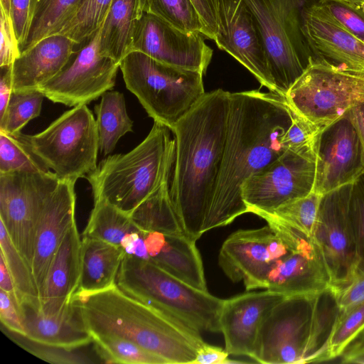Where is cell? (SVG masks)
<instances>
[{
  "instance_id": "1",
  "label": "cell",
  "mask_w": 364,
  "mask_h": 364,
  "mask_svg": "<svg viewBox=\"0 0 364 364\" xmlns=\"http://www.w3.org/2000/svg\"><path fill=\"white\" fill-rule=\"evenodd\" d=\"M294 116L277 93L259 90L229 93L223 164L203 233L248 213L242 186L287 149L284 137Z\"/></svg>"
},
{
  "instance_id": "2",
  "label": "cell",
  "mask_w": 364,
  "mask_h": 364,
  "mask_svg": "<svg viewBox=\"0 0 364 364\" xmlns=\"http://www.w3.org/2000/svg\"><path fill=\"white\" fill-rule=\"evenodd\" d=\"M229 93L205 92L171 130L176 139L171 196L183 231L194 240L203 234L220 173Z\"/></svg>"
},
{
  "instance_id": "3",
  "label": "cell",
  "mask_w": 364,
  "mask_h": 364,
  "mask_svg": "<svg viewBox=\"0 0 364 364\" xmlns=\"http://www.w3.org/2000/svg\"><path fill=\"white\" fill-rule=\"evenodd\" d=\"M72 301L91 335L127 338L166 364H193L198 348L205 343L200 332L127 294L117 284L95 292L76 293Z\"/></svg>"
},
{
  "instance_id": "4",
  "label": "cell",
  "mask_w": 364,
  "mask_h": 364,
  "mask_svg": "<svg viewBox=\"0 0 364 364\" xmlns=\"http://www.w3.org/2000/svg\"><path fill=\"white\" fill-rule=\"evenodd\" d=\"M339 314L331 287L285 296L264 316L250 358L265 364L329 360L328 342Z\"/></svg>"
},
{
  "instance_id": "5",
  "label": "cell",
  "mask_w": 364,
  "mask_h": 364,
  "mask_svg": "<svg viewBox=\"0 0 364 364\" xmlns=\"http://www.w3.org/2000/svg\"><path fill=\"white\" fill-rule=\"evenodd\" d=\"M171 132L154 122L146 137L134 149L102 160L86 178L94 202H107L129 216L170 182L176 155V139Z\"/></svg>"
},
{
  "instance_id": "6",
  "label": "cell",
  "mask_w": 364,
  "mask_h": 364,
  "mask_svg": "<svg viewBox=\"0 0 364 364\" xmlns=\"http://www.w3.org/2000/svg\"><path fill=\"white\" fill-rule=\"evenodd\" d=\"M116 283L127 294L200 333L220 332L224 299L190 285L149 260L126 254Z\"/></svg>"
},
{
  "instance_id": "7",
  "label": "cell",
  "mask_w": 364,
  "mask_h": 364,
  "mask_svg": "<svg viewBox=\"0 0 364 364\" xmlns=\"http://www.w3.org/2000/svg\"><path fill=\"white\" fill-rule=\"evenodd\" d=\"M119 68L127 88L149 117L171 130L205 93L201 73L159 62L139 51L128 53Z\"/></svg>"
},
{
  "instance_id": "8",
  "label": "cell",
  "mask_w": 364,
  "mask_h": 364,
  "mask_svg": "<svg viewBox=\"0 0 364 364\" xmlns=\"http://www.w3.org/2000/svg\"><path fill=\"white\" fill-rule=\"evenodd\" d=\"M259 27L277 93L284 97L314 60L303 32L317 0H244Z\"/></svg>"
},
{
  "instance_id": "9",
  "label": "cell",
  "mask_w": 364,
  "mask_h": 364,
  "mask_svg": "<svg viewBox=\"0 0 364 364\" xmlns=\"http://www.w3.org/2000/svg\"><path fill=\"white\" fill-rule=\"evenodd\" d=\"M261 218L267 225L233 232L223 242L218 256L226 276L233 282L242 281L247 291L266 289L269 277L309 236L271 215Z\"/></svg>"
},
{
  "instance_id": "10",
  "label": "cell",
  "mask_w": 364,
  "mask_h": 364,
  "mask_svg": "<svg viewBox=\"0 0 364 364\" xmlns=\"http://www.w3.org/2000/svg\"><path fill=\"white\" fill-rule=\"evenodd\" d=\"M16 134L59 179L76 182L97 166V127L87 105L65 112L36 134Z\"/></svg>"
},
{
  "instance_id": "11",
  "label": "cell",
  "mask_w": 364,
  "mask_h": 364,
  "mask_svg": "<svg viewBox=\"0 0 364 364\" xmlns=\"http://www.w3.org/2000/svg\"><path fill=\"white\" fill-rule=\"evenodd\" d=\"M284 97L296 114L321 132L364 105V74L312 60Z\"/></svg>"
},
{
  "instance_id": "12",
  "label": "cell",
  "mask_w": 364,
  "mask_h": 364,
  "mask_svg": "<svg viewBox=\"0 0 364 364\" xmlns=\"http://www.w3.org/2000/svg\"><path fill=\"white\" fill-rule=\"evenodd\" d=\"M59 181L51 171L0 173V220L31 267L38 220Z\"/></svg>"
},
{
  "instance_id": "13",
  "label": "cell",
  "mask_w": 364,
  "mask_h": 364,
  "mask_svg": "<svg viewBox=\"0 0 364 364\" xmlns=\"http://www.w3.org/2000/svg\"><path fill=\"white\" fill-rule=\"evenodd\" d=\"M316 166L315 151L287 149L244 182L242 197L248 213H271L288 202L309 195L314 189Z\"/></svg>"
},
{
  "instance_id": "14",
  "label": "cell",
  "mask_w": 364,
  "mask_h": 364,
  "mask_svg": "<svg viewBox=\"0 0 364 364\" xmlns=\"http://www.w3.org/2000/svg\"><path fill=\"white\" fill-rule=\"evenodd\" d=\"M352 185L322 196L314 232L333 290L348 283L360 262L348 211Z\"/></svg>"
},
{
  "instance_id": "15",
  "label": "cell",
  "mask_w": 364,
  "mask_h": 364,
  "mask_svg": "<svg viewBox=\"0 0 364 364\" xmlns=\"http://www.w3.org/2000/svg\"><path fill=\"white\" fill-rule=\"evenodd\" d=\"M120 63L101 53L100 29L75 59L38 90L53 102L87 105L112 90Z\"/></svg>"
},
{
  "instance_id": "16",
  "label": "cell",
  "mask_w": 364,
  "mask_h": 364,
  "mask_svg": "<svg viewBox=\"0 0 364 364\" xmlns=\"http://www.w3.org/2000/svg\"><path fill=\"white\" fill-rule=\"evenodd\" d=\"M203 34L176 28L151 14L142 13L133 34L131 51L143 53L166 64L205 74L213 50Z\"/></svg>"
},
{
  "instance_id": "17",
  "label": "cell",
  "mask_w": 364,
  "mask_h": 364,
  "mask_svg": "<svg viewBox=\"0 0 364 364\" xmlns=\"http://www.w3.org/2000/svg\"><path fill=\"white\" fill-rule=\"evenodd\" d=\"M316 154L313 191L319 195L353 183L364 171L360 137L346 114L320 132Z\"/></svg>"
},
{
  "instance_id": "18",
  "label": "cell",
  "mask_w": 364,
  "mask_h": 364,
  "mask_svg": "<svg viewBox=\"0 0 364 364\" xmlns=\"http://www.w3.org/2000/svg\"><path fill=\"white\" fill-rule=\"evenodd\" d=\"M218 47L245 66L262 85L277 93L261 33L244 0H217Z\"/></svg>"
},
{
  "instance_id": "19",
  "label": "cell",
  "mask_w": 364,
  "mask_h": 364,
  "mask_svg": "<svg viewBox=\"0 0 364 364\" xmlns=\"http://www.w3.org/2000/svg\"><path fill=\"white\" fill-rule=\"evenodd\" d=\"M75 183L73 181L60 179L46 200L38 220L31 269L40 296L52 260L76 222Z\"/></svg>"
},
{
  "instance_id": "20",
  "label": "cell",
  "mask_w": 364,
  "mask_h": 364,
  "mask_svg": "<svg viewBox=\"0 0 364 364\" xmlns=\"http://www.w3.org/2000/svg\"><path fill=\"white\" fill-rule=\"evenodd\" d=\"M284 296L266 289L224 300L219 323L230 355L251 357L264 316Z\"/></svg>"
},
{
  "instance_id": "21",
  "label": "cell",
  "mask_w": 364,
  "mask_h": 364,
  "mask_svg": "<svg viewBox=\"0 0 364 364\" xmlns=\"http://www.w3.org/2000/svg\"><path fill=\"white\" fill-rule=\"evenodd\" d=\"M303 32L314 60L364 74V42L315 3L304 13Z\"/></svg>"
},
{
  "instance_id": "22",
  "label": "cell",
  "mask_w": 364,
  "mask_h": 364,
  "mask_svg": "<svg viewBox=\"0 0 364 364\" xmlns=\"http://www.w3.org/2000/svg\"><path fill=\"white\" fill-rule=\"evenodd\" d=\"M75 45L68 36L55 34L22 51L9 67L13 90H38L67 65Z\"/></svg>"
},
{
  "instance_id": "23",
  "label": "cell",
  "mask_w": 364,
  "mask_h": 364,
  "mask_svg": "<svg viewBox=\"0 0 364 364\" xmlns=\"http://www.w3.org/2000/svg\"><path fill=\"white\" fill-rule=\"evenodd\" d=\"M81 242L75 222L64 237L50 264L40 296L41 313H60L72 302L80 282Z\"/></svg>"
},
{
  "instance_id": "24",
  "label": "cell",
  "mask_w": 364,
  "mask_h": 364,
  "mask_svg": "<svg viewBox=\"0 0 364 364\" xmlns=\"http://www.w3.org/2000/svg\"><path fill=\"white\" fill-rule=\"evenodd\" d=\"M20 314L31 340L67 350H76L91 343L92 337L78 308L72 301L60 313L48 315L21 305Z\"/></svg>"
},
{
  "instance_id": "25",
  "label": "cell",
  "mask_w": 364,
  "mask_h": 364,
  "mask_svg": "<svg viewBox=\"0 0 364 364\" xmlns=\"http://www.w3.org/2000/svg\"><path fill=\"white\" fill-rule=\"evenodd\" d=\"M125 255L120 246L82 237L81 277L76 293L95 292L117 284V277Z\"/></svg>"
},
{
  "instance_id": "26",
  "label": "cell",
  "mask_w": 364,
  "mask_h": 364,
  "mask_svg": "<svg viewBox=\"0 0 364 364\" xmlns=\"http://www.w3.org/2000/svg\"><path fill=\"white\" fill-rule=\"evenodd\" d=\"M139 16L138 0H113L100 28L101 53L120 63L131 51Z\"/></svg>"
},
{
  "instance_id": "27",
  "label": "cell",
  "mask_w": 364,
  "mask_h": 364,
  "mask_svg": "<svg viewBox=\"0 0 364 364\" xmlns=\"http://www.w3.org/2000/svg\"><path fill=\"white\" fill-rule=\"evenodd\" d=\"M84 0H31L30 19L21 53L41 39L58 34L75 16Z\"/></svg>"
},
{
  "instance_id": "28",
  "label": "cell",
  "mask_w": 364,
  "mask_h": 364,
  "mask_svg": "<svg viewBox=\"0 0 364 364\" xmlns=\"http://www.w3.org/2000/svg\"><path fill=\"white\" fill-rule=\"evenodd\" d=\"M99 137V149L104 156L112 153L119 139L132 132L133 121L129 118L123 93L107 91L95 107Z\"/></svg>"
},
{
  "instance_id": "29",
  "label": "cell",
  "mask_w": 364,
  "mask_h": 364,
  "mask_svg": "<svg viewBox=\"0 0 364 364\" xmlns=\"http://www.w3.org/2000/svg\"><path fill=\"white\" fill-rule=\"evenodd\" d=\"M0 257H1L12 278L19 304L41 312L39 291L32 269L10 239L0 222ZM20 310V309H19Z\"/></svg>"
},
{
  "instance_id": "30",
  "label": "cell",
  "mask_w": 364,
  "mask_h": 364,
  "mask_svg": "<svg viewBox=\"0 0 364 364\" xmlns=\"http://www.w3.org/2000/svg\"><path fill=\"white\" fill-rule=\"evenodd\" d=\"M144 233L125 213L110 203L100 200L94 202L82 237L102 240L120 246L123 237L132 232ZM121 247V246H120Z\"/></svg>"
},
{
  "instance_id": "31",
  "label": "cell",
  "mask_w": 364,
  "mask_h": 364,
  "mask_svg": "<svg viewBox=\"0 0 364 364\" xmlns=\"http://www.w3.org/2000/svg\"><path fill=\"white\" fill-rule=\"evenodd\" d=\"M170 188L168 182L129 215L140 229L166 234H185L173 207Z\"/></svg>"
},
{
  "instance_id": "32",
  "label": "cell",
  "mask_w": 364,
  "mask_h": 364,
  "mask_svg": "<svg viewBox=\"0 0 364 364\" xmlns=\"http://www.w3.org/2000/svg\"><path fill=\"white\" fill-rule=\"evenodd\" d=\"M95 349L102 363L166 364L165 361L138 344L112 334H93Z\"/></svg>"
},
{
  "instance_id": "33",
  "label": "cell",
  "mask_w": 364,
  "mask_h": 364,
  "mask_svg": "<svg viewBox=\"0 0 364 364\" xmlns=\"http://www.w3.org/2000/svg\"><path fill=\"white\" fill-rule=\"evenodd\" d=\"M140 15L157 16L176 28L203 33L200 16L191 0H138Z\"/></svg>"
},
{
  "instance_id": "34",
  "label": "cell",
  "mask_w": 364,
  "mask_h": 364,
  "mask_svg": "<svg viewBox=\"0 0 364 364\" xmlns=\"http://www.w3.org/2000/svg\"><path fill=\"white\" fill-rule=\"evenodd\" d=\"M44 95L38 90L12 91L7 107L0 116V132L14 135L41 114Z\"/></svg>"
},
{
  "instance_id": "35",
  "label": "cell",
  "mask_w": 364,
  "mask_h": 364,
  "mask_svg": "<svg viewBox=\"0 0 364 364\" xmlns=\"http://www.w3.org/2000/svg\"><path fill=\"white\" fill-rule=\"evenodd\" d=\"M16 171L49 172L50 170L16 134L0 132V173Z\"/></svg>"
},
{
  "instance_id": "36",
  "label": "cell",
  "mask_w": 364,
  "mask_h": 364,
  "mask_svg": "<svg viewBox=\"0 0 364 364\" xmlns=\"http://www.w3.org/2000/svg\"><path fill=\"white\" fill-rule=\"evenodd\" d=\"M113 0H84L75 16L58 34L76 44L90 38L101 27Z\"/></svg>"
},
{
  "instance_id": "37",
  "label": "cell",
  "mask_w": 364,
  "mask_h": 364,
  "mask_svg": "<svg viewBox=\"0 0 364 364\" xmlns=\"http://www.w3.org/2000/svg\"><path fill=\"white\" fill-rule=\"evenodd\" d=\"M321 198V195L311 191L304 197L281 205L271 213L263 214L269 215L307 235L314 237Z\"/></svg>"
},
{
  "instance_id": "38",
  "label": "cell",
  "mask_w": 364,
  "mask_h": 364,
  "mask_svg": "<svg viewBox=\"0 0 364 364\" xmlns=\"http://www.w3.org/2000/svg\"><path fill=\"white\" fill-rule=\"evenodd\" d=\"M364 331V302L340 313L328 342L330 360L340 357Z\"/></svg>"
},
{
  "instance_id": "39",
  "label": "cell",
  "mask_w": 364,
  "mask_h": 364,
  "mask_svg": "<svg viewBox=\"0 0 364 364\" xmlns=\"http://www.w3.org/2000/svg\"><path fill=\"white\" fill-rule=\"evenodd\" d=\"M2 332L17 345L49 363L60 364H84L95 363L83 352L77 350H67L40 343L31 340L25 336L12 332L1 326Z\"/></svg>"
},
{
  "instance_id": "40",
  "label": "cell",
  "mask_w": 364,
  "mask_h": 364,
  "mask_svg": "<svg viewBox=\"0 0 364 364\" xmlns=\"http://www.w3.org/2000/svg\"><path fill=\"white\" fill-rule=\"evenodd\" d=\"M316 4L339 26L364 42V6L343 0H317Z\"/></svg>"
},
{
  "instance_id": "41",
  "label": "cell",
  "mask_w": 364,
  "mask_h": 364,
  "mask_svg": "<svg viewBox=\"0 0 364 364\" xmlns=\"http://www.w3.org/2000/svg\"><path fill=\"white\" fill-rule=\"evenodd\" d=\"M348 211L358 254L364 261V171L353 183Z\"/></svg>"
},
{
  "instance_id": "42",
  "label": "cell",
  "mask_w": 364,
  "mask_h": 364,
  "mask_svg": "<svg viewBox=\"0 0 364 364\" xmlns=\"http://www.w3.org/2000/svg\"><path fill=\"white\" fill-rule=\"evenodd\" d=\"M333 291L340 313L345 312L364 302V261L360 259L348 284Z\"/></svg>"
},
{
  "instance_id": "43",
  "label": "cell",
  "mask_w": 364,
  "mask_h": 364,
  "mask_svg": "<svg viewBox=\"0 0 364 364\" xmlns=\"http://www.w3.org/2000/svg\"><path fill=\"white\" fill-rule=\"evenodd\" d=\"M0 66L10 67L21 55V50L13 23L2 11L0 17Z\"/></svg>"
},
{
  "instance_id": "44",
  "label": "cell",
  "mask_w": 364,
  "mask_h": 364,
  "mask_svg": "<svg viewBox=\"0 0 364 364\" xmlns=\"http://www.w3.org/2000/svg\"><path fill=\"white\" fill-rule=\"evenodd\" d=\"M0 320L5 328L26 336L20 310L14 299L6 291L0 289Z\"/></svg>"
},
{
  "instance_id": "45",
  "label": "cell",
  "mask_w": 364,
  "mask_h": 364,
  "mask_svg": "<svg viewBox=\"0 0 364 364\" xmlns=\"http://www.w3.org/2000/svg\"><path fill=\"white\" fill-rule=\"evenodd\" d=\"M191 1L203 23L202 34L214 40L218 31L217 0H191Z\"/></svg>"
},
{
  "instance_id": "46",
  "label": "cell",
  "mask_w": 364,
  "mask_h": 364,
  "mask_svg": "<svg viewBox=\"0 0 364 364\" xmlns=\"http://www.w3.org/2000/svg\"><path fill=\"white\" fill-rule=\"evenodd\" d=\"M31 0H11V17L19 48L26 38L30 19Z\"/></svg>"
},
{
  "instance_id": "47",
  "label": "cell",
  "mask_w": 364,
  "mask_h": 364,
  "mask_svg": "<svg viewBox=\"0 0 364 364\" xmlns=\"http://www.w3.org/2000/svg\"><path fill=\"white\" fill-rule=\"evenodd\" d=\"M230 354L225 349L210 345L203 344L198 350L193 364H227L238 363L229 359Z\"/></svg>"
},
{
  "instance_id": "48",
  "label": "cell",
  "mask_w": 364,
  "mask_h": 364,
  "mask_svg": "<svg viewBox=\"0 0 364 364\" xmlns=\"http://www.w3.org/2000/svg\"><path fill=\"white\" fill-rule=\"evenodd\" d=\"M157 231L146 232L144 236L149 260L151 261L159 256L168 244L171 235Z\"/></svg>"
},
{
  "instance_id": "49",
  "label": "cell",
  "mask_w": 364,
  "mask_h": 364,
  "mask_svg": "<svg viewBox=\"0 0 364 364\" xmlns=\"http://www.w3.org/2000/svg\"><path fill=\"white\" fill-rule=\"evenodd\" d=\"M340 357L343 363L364 364V331L346 348Z\"/></svg>"
},
{
  "instance_id": "50",
  "label": "cell",
  "mask_w": 364,
  "mask_h": 364,
  "mask_svg": "<svg viewBox=\"0 0 364 364\" xmlns=\"http://www.w3.org/2000/svg\"><path fill=\"white\" fill-rule=\"evenodd\" d=\"M0 80V116L4 112L13 91L9 67L1 68Z\"/></svg>"
},
{
  "instance_id": "51",
  "label": "cell",
  "mask_w": 364,
  "mask_h": 364,
  "mask_svg": "<svg viewBox=\"0 0 364 364\" xmlns=\"http://www.w3.org/2000/svg\"><path fill=\"white\" fill-rule=\"evenodd\" d=\"M0 289L7 292L14 299L19 308L17 294L12 278L1 257H0Z\"/></svg>"
},
{
  "instance_id": "52",
  "label": "cell",
  "mask_w": 364,
  "mask_h": 364,
  "mask_svg": "<svg viewBox=\"0 0 364 364\" xmlns=\"http://www.w3.org/2000/svg\"><path fill=\"white\" fill-rule=\"evenodd\" d=\"M355 126L360 137L364 163V105L352 108L346 114Z\"/></svg>"
},
{
  "instance_id": "53",
  "label": "cell",
  "mask_w": 364,
  "mask_h": 364,
  "mask_svg": "<svg viewBox=\"0 0 364 364\" xmlns=\"http://www.w3.org/2000/svg\"><path fill=\"white\" fill-rule=\"evenodd\" d=\"M0 3L1 11H2L6 17L12 22L11 17V0H0Z\"/></svg>"
},
{
  "instance_id": "54",
  "label": "cell",
  "mask_w": 364,
  "mask_h": 364,
  "mask_svg": "<svg viewBox=\"0 0 364 364\" xmlns=\"http://www.w3.org/2000/svg\"><path fill=\"white\" fill-rule=\"evenodd\" d=\"M354 4L364 6V0H343Z\"/></svg>"
}]
</instances>
